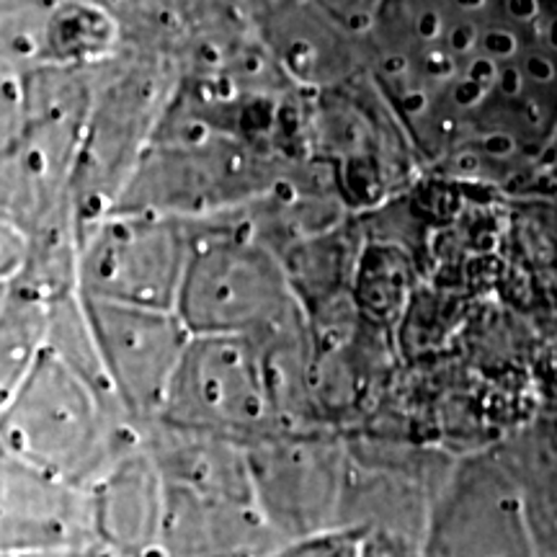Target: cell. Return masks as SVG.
Wrapping results in <instances>:
<instances>
[{
  "label": "cell",
  "mask_w": 557,
  "mask_h": 557,
  "mask_svg": "<svg viewBox=\"0 0 557 557\" xmlns=\"http://www.w3.org/2000/svg\"><path fill=\"white\" fill-rule=\"evenodd\" d=\"M120 398L45 351L5 406V455L94 487L143 438L124 429Z\"/></svg>",
  "instance_id": "cell-1"
},
{
  "label": "cell",
  "mask_w": 557,
  "mask_h": 557,
  "mask_svg": "<svg viewBox=\"0 0 557 557\" xmlns=\"http://www.w3.org/2000/svg\"><path fill=\"white\" fill-rule=\"evenodd\" d=\"M256 498L282 545L344 529L348 468L325 442L256 438L246 444Z\"/></svg>",
  "instance_id": "cell-2"
},
{
  "label": "cell",
  "mask_w": 557,
  "mask_h": 557,
  "mask_svg": "<svg viewBox=\"0 0 557 557\" xmlns=\"http://www.w3.org/2000/svg\"><path fill=\"white\" fill-rule=\"evenodd\" d=\"M269 413L263 364L235 341H207L186 348L160 416L171 426L235 438L256 434Z\"/></svg>",
  "instance_id": "cell-3"
},
{
  "label": "cell",
  "mask_w": 557,
  "mask_h": 557,
  "mask_svg": "<svg viewBox=\"0 0 557 557\" xmlns=\"http://www.w3.org/2000/svg\"><path fill=\"white\" fill-rule=\"evenodd\" d=\"M278 547L253 485L163 480L158 557H271Z\"/></svg>",
  "instance_id": "cell-4"
},
{
  "label": "cell",
  "mask_w": 557,
  "mask_h": 557,
  "mask_svg": "<svg viewBox=\"0 0 557 557\" xmlns=\"http://www.w3.org/2000/svg\"><path fill=\"white\" fill-rule=\"evenodd\" d=\"M101 547L94 487L70 483L16 457H3L0 553L39 557Z\"/></svg>",
  "instance_id": "cell-5"
},
{
  "label": "cell",
  "mask_w": 557,
  "mask_h": 557,
  "mask_svg": "<svg viewBox=\"0 0 557 557\" xmlns=\"http://www.w3.org/2000/svg\"><path fill=\"white\" fill-rule=\"evenodd\" d=\"M99 545L122 557H158L163 475L139 444L94 485Z\"/></svg>",
  "instance_id": "cell-6"
},
{
  "label": "cell",
  "mask_w": 557,
  "mask_h": 557,
  "mask_svg": "<svg viewBox=\"0 0 557 557\" xmlns=\"http://www.w3.org/2000/svg\"><path fill=\"white\" fill-rule=\"evenodd\" d=\"M364 537L354 529H331V532L312 534L295 542H287L271 557H361Z\"/></svg>",
  "instance_id": "cell-7"
},
{
  "label": "cell",
  "mask_w": 557,
  "mask_h": 557,
  "mask_svg": "<svg viewBox=\"0 0 557 557\" xmlns=\"http://www.w3.org/2000/svg\"><path fill=\"white\" fill-rule=\"evenodd\" d=\"M39 557H122L116 553H111L107 547H88V549H78V553H60V555H39Z\"/></svg>",
  "instance_id": "cell-8"
}]
</instances>
